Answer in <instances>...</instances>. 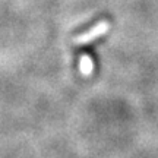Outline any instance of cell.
<instances>
[{
	"label": "cell",
	"mask_w": 158,
	"mask_h": 158,
	"mask_svg": "<svg viewBox=\"0 0 158 158\" xmlns=\"http://www.w3.org/2000/svg\"><path fill=\"white\" fill-rule=\"evenodd\" d=\"M108 29V21H100L98 23H95L92 28H89L86 32H82V34L76 35L72 38V43L73 44H78V45H85V44H89L92 43L94 40L100 38L101 35H104L107 32Z\"/></svg>",
	"instance_id": "cell-1"
},
{
	"label": "cell",
	"mask_w": 158,
	"mask_h": 158,
	"mask_svg": "<svg viewBox=\"0 0 158 158\" xmlns=\"http://www.w3.org/2000/svg\"><path fill=\"white\" fill-rule=\"evenodd\" d=\"M92 60L89 59L88 54H82L81 56V60H79V69H81V72L84 75H91L92 72Z\"/></svg>",
	"instance_id": "cell-2"
}]
</instances>
